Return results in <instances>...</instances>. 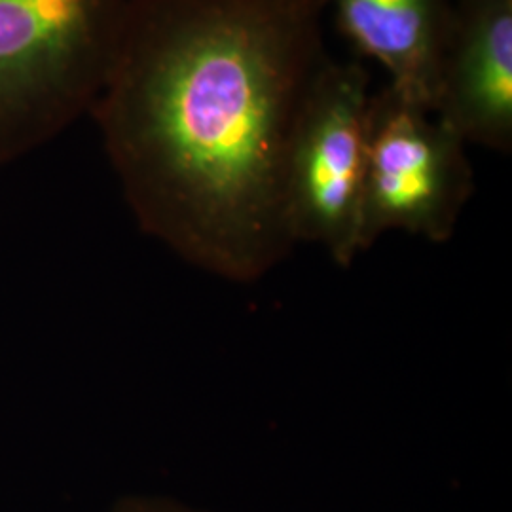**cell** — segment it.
<instances>
[{
  "label": "cell",
  "instance_id": "6",
  "mask_svg": "<svg viewBox=\"0 0 512 512\" xmlns=\"http://www.w3.org/2000/svg\"><path fill=\"white\" fill-rule=\"evenodd\" d=\"M353 46L391 74L389 88L435 114L452 0H323Z\"/></svg>",
  "mask_w": 512,
  "mask_h": 512
},
{
  "label": "cell",
  "instance_id": "3",
  "mask_svg": "<svg viewBox=\"0 0 512 512\" xmlns=\"http://www.w3.org/2000/svg\"><path fill=\"white\" fill-rule=\"evenodd\" d=\"M370 74L327 61L300 110L287 160V215L296 245H321L348 268L361 255Z\"/></svg>",
  "mask_w": 512,
  "mask_h": 512
},
{
  "label": "cell",
  "instance_id": "5",
  "mask_svg": "<svg viewBox=\"0 0 512 512\" xmlns=\"http://www.w3.org/2000/svg\"><path fill=\"white\" fill-rule=\"evenodd\" d=\"M435 116L465 143L512 148V0H458Z\"/></svg>",
  "mask_w": 512,
  "mask_h": 512
},
{
  "label": "cell",
  "instance_id": "4",
  "mask_svg": "<svg viewBox=\"0 0 512 512\" xmlns=\"http://www.w3.org/2000/svg\"><path fill=\"white\" fill-rule=\"evenodd\" d=\"M465 141L439 118L395 90L372 93L368 105L361 251L391 230L433 243L454 236L475 192Z\"/></svg>",
  "mask_w": 512,
  "mask_h": 512
},
{
  "label": "cell",
  "instance_id": "2",
  "mask_svg": "<svg viewBox=\"0 0 512 512\" xmlns=\"http://www.w3.org/2000/svg\"><path fill=\"white\" fill-rule=\"evenodd\" d=\"M129 0H0V169L90 114Z\"/></svg>",
  "mask_w": 512,
  "mask_h": 512
},
{
  "label": "cell",
  "instance_id": "7",
  "mask_svg": "<svg viewBox=\"0 0 512 512\" xmlns=\"http://www.w3.org/2000/svg\"><path fill=\"white\" fill-rule=\"evenodd\" d=\"M110 512H207L164 495L133 494L120 497Z\"/></svg>",
  "mask_w": 512,
  "mask_h": 512
},
{
  "label": "cell",
  "instance_id": "1",
  "mask_svg": "<svg viewBox=\"0 0 512 512\" xmlns=\"http://www.w3.org/2000/svg\"><path fill=\"white\" fill-rule=\"evenodd\" d=\"M323 0H129L90 116L139 228L232 283L296 245L287 160L329 61Z\"/></svg>",
  "mask_w": 512,
  "mask_h": 512
}]
</instances>
